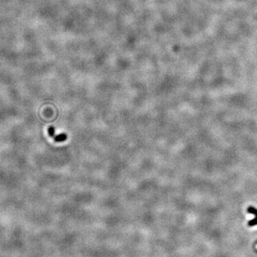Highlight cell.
<instances>
[{
	"label": "cell",
	"instance_id": "1",
	"mask_svg": "<svg viewBox=\"0 0 257 257\" xmlns=\"http://www.w3.org/2000/svg\"><path fill=\"white\" fill-rule=\"evenodd\" d=\"M248 213L254 214L255 215V218L253 219L250 221L249 224L252 226V225H254V224H257V209L253 208V207H248Z\"/></svg>",
	"mask_w": 257,
	"mask_h": 257
},
{
	"label": "cell",
	"instance_id": "2",
	"mask_svg": "<svg viewBox=\"0 0 257 257\" xmlns=\"http://www.w3.org/2000/svg\"><path fill=\"white\" fill-rule=\"evenodd\" d=\"M67 135L65 134H59V135H56L54 134V136H53V139L55 140L56 141H65L66 139H67Z\"/></svg>",
	"mask_w": 257,
	"mask_h": 257
},
{
	"label": "cell",
	"instance_id": "3",
	"mask_svg": "<svg viewBox=\"0 0 257 257\" xmlns=\"http://www.w3.org/2000/svg\"><path fill=\"white\" fill-rule=\"evenodd\" d=\"M49 134L50 135V136L52 138H53V136H54V134H55V131H54V128L53 126H50V127L49 128Z\"/></svg>",
	"mask_w": 257,
	"mask_h": 257
},
{
	"label": "cell",
	"instance_id": "4",
	"mask_svg": "<svg viewBox=\"0 0 257 257\" xmlns=\"http://www.w3.org/2000/svg\"><path fill=\"white\" fill-rule=\"evenodd\" d=\"M256 248H257V245H256Z\"/></svg>",
	"mask_w": 257,
	"mask_h": 257
}]
</instances>
